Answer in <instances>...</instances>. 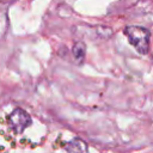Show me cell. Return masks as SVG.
<instances>
[{
  "label": "cell",
  "instance_id": "obj_2",
  "mask_svg": "<svg viewBox=\"0 0 153 153\" xmlns=\"http://www.w3.org/2000/svg\"><path fill=\"white\" fill-rule=\"evenodd\" d=\"M31 123L32 121H31L30 115L20 108L14 109L7 117V124L16 134L23 133Z\"/></svg>",
  "mask_w": 153,
  "mask_h": 153
},
{
  "label": "cell",
  "instance_id": "obj_1",
  "mask_svg": "<svg viewBox=\"0 0 153 153\" xmlns=\"http://www.w3.org/2000/svg\"><path fill=\"white\" fill-rule=\"evenodd\" d=\"M123 33L139 54H148L151 44V32L148 29L139 25H128L124 27Z\"/></svg>",
  "mask_w": 153,
  "mask_h": 153
},
{
  "label": "cell",
  "instance_id": "obj_4",
  "mask_svg": "<svg viewBox=\"0 0 153 153\" xmlns=\"http://www.w3.org/2000/svg\"><path fill=\"white\" fill-rule=\"evenodd\" d=\"M66 151H67V153H88L86 143L79 139H74L71 142H68Z\"/></svg>",
  "mask_w": 153,
  "mask_h": 153
},
{
  "label": "cell",
  "instance_id": "obj_3",
  "mask_svg": "<svg viewBox=\"0 0 153 153\" xmlns=\"http://www.w3.org/2000/svg\"><path fill=\"white\" fill-rule=\"evenodd\" d=\"M72 55H73V60L80 65L84 62L85 55H86V45L84 42H76L73 44L72 47Z\"/></svg>",
  "mask_w": 153,
  "mask_h": 153
}]
</instances>
